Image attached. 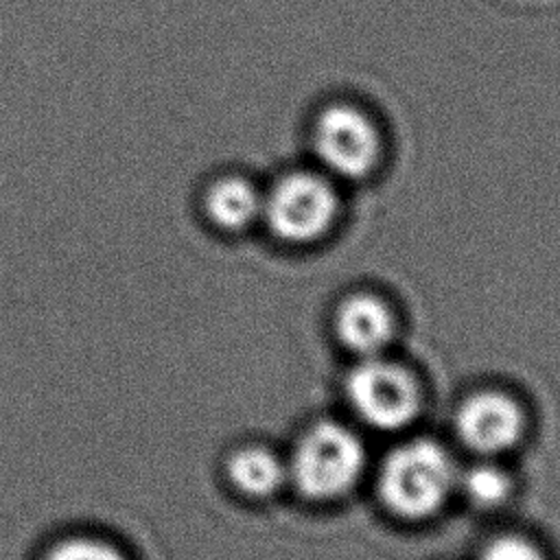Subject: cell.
Masks as SVG:
<instances>
[{"label":"cell","instance_id":"obj_3","mask_svg":"<svg viewBox=\"0 0 560 560\" xmlns=\"http://www.w3.org/2000/svg\"><path fill=\"white\" fill-rule=\"evenodd\" d=\"M260 214L273 236L287 243H311L332 225L337 192L326 177L295 171L269 188Z\"/></svg>","mask_w":560,"mask_h":560},{"label":"cell","instance_id":"obj_7","mask_svg":"<svg viewBox=\"0 0 560 560\" xmlns=\"http://www.w3.org/2000/svg\"><path fill=\"white\" fill-rule=\"evenodd\" d=\"M335 328L343 346L372 357L385 348L394 335V317L383 300L372 293L346 298L335 315Z\"/></svg>","mask_w":560,"mask_h":560},{"label":"cell","instance_id":"obj_1","mask_svg":"<svg viewBox=\"0 0 560 560\" xmlns=\"http://www.w3.org/2000/svg\"><path fill=\"white\" fill-rule=\"evenodd\" d=\"M457 479L448 453L431 440L394 448L378 472V494L402 518H427L442 508Z\"/></svg>","mask_w":560,"mask_h":560},{"label":"cell","instance_id":"obj_10","mask_svg":"<svg viewBox=\"0 0 560 560\" xmlns=\"http://www.w3.org/2000/svg\"><path fill=\"white\" fill-rule=\"evenodd\" d=\"M39 560H131L129 553L107 536L68 534L52 540Z\"/></svg>","mask_w":560,"mask_h":560},{"label":"cell","instance_id":"obj_11","mask_svg":"<svg viewBox=\"0 0 560 560\" xmlns=\"http://www.w3.org/2000/svg\"><path fill=\"white\" fill-rule=\"evenodd\" d=\"M462 488L472 503L490 508L510 494L512 483L503 468L494 464H477L464 472Z\"/></svg>","mask_w":560,"mask_h":560},{"label":"cell","instance_id":"obj_6","mask_svg":"<svg viewBox=\"0 0 560 560\" xmlns=\"http://www.w3.org/2000/svg\"><path fill=\"white\" fill-rule=\"evenodd\" d=\"M455 429L468 448L494 455L512 448L521 440L525 416L512 396L483 389L459 405Z\"/></svg>","mask_w":560,"mask_h":560},{"label":"cell","instance_id":"obj_5","mask_svg":"<svg viewBox=\"0 0 560 560\" xmlns=\"http://www.w3.org/2000/svg\"><path fill=\"white\" fill-rule=\"evenodd\" d=\"M313 151L337 177H365L381 158V136L372 118L354 105L324 107L313 125Z\"/></svg>","mask_w":560,"mask_h":560},{"label":"cell","instance_id":"obj_12","mask_svg":"<svg viewBox=\"0 0 560 560\" xmlns=\"http://www.w3.org/2000/svg\"><path fill=\"white\" fill-rule=\"evenodd\" d=\"M479 560H545L540 549L521 536H499L488 542Z\"/></svg>","mask_w":560,"mask_h":560},{"label":"cell","instance_id":"obj_9","mask_svg":"<svg viewBox=\"0 0 560 560\" xmlns=\"http://www.w3.org/2000/svg\"><path fill=\"white\" fill-rule=\"evenodd\" d=\"M228 477L243 494L262 499L280 490L287 468L269 448L245 446L228 459Z\"/></svg>","mask_w":560,"mask_h":560},{"label":"cell","instance_id":"obj_8","mask_svg":"<svg viewBox=\"0 0 560 560\" xmlns=\"http://www.w3.org/2000/svg\"><path fill=\"white\" fill-rule=\"evenodd\" d=\"M208 219L223 230L247 228L262 208V195L243 177L230 175L212 182L203 195Z\"/></svg>","mask_w":560,"mask_h":560},{"label":"cell","instance_id":"obj_2","mask_svg":"<svg viewBox=\"0 0 560 560\" xmlns=\"http://www.w3.org/2000/svg\"><path fill=\"white\" fill-rule=\"evenodd\" d=\"M365 462L361 440L339 422H317L298 442L287 475L315 501L346 494L361 477Z\"/></svg>","mask_w":560,"mask_h":560},{"label":"cell","instance_id":"obj_4","mask_svg":"<svg viewBox=\"0 0 560 560\" xmlns=\"http://www.w3.org/2000/svg\"><path fill=\"white\" fill-rule=\"evenodd\" d=\"M352 409L376 429H400L420 409V387L413 374L378 354L365 357L346 378Z\"/></svg>","mask_w":560,"mask_h":560}]
</instances>
